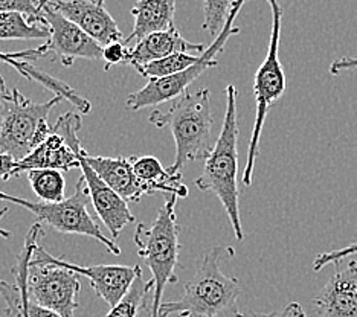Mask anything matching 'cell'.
Masks as SVG:
<instances>
[{
	"label": "cell",
	"instance_id": "obj_1",
	"mask_svg": "<svg viewBox=\"0 0 357 317\" xmlns=\"http://www.w3.org/2000/svg\"><path fill=\"white\" fill-rule=\"evenodd\" d=\"M234 254L228 246L209 249L192 278L185 282L182 296L162 302L159 317H238L240 282L222 270Z\"/></svg>",
	"mask_w": 357,
	"mask_h": 317
},
{
	"label": "cell",
	"instance_id": "obj_2",
	"mask_svg": "<svg viewBox=\"0 0 357 317\" xmlns=\"http://www.w3.org/2000/svg\"><path fill=\"white\" fill-rule=\"evenodd\" d=\"M211 93L208 88L185 92L165 110L154 109L149 121L158 128H169L176 142V159L168 167L172 174H183L190 162L208 159L214 148L211 110Z\"/></svg>",
	"mask_w": 357,
	"mask_h": 317
},
{
	"label": "cell",
	"instance_id": "obj_3",
	"mask_svg": "<svg viewBox=\"0 0 357 317\" xmlns=\"http://www.w3.org/2000/svg\"><path fill=\"white\" fill-rule=\"evenodd\" d=\"M237 87H226V110L220 134L213 151L205 160L204 173L196 178L200 191L214 192L229 218L235 238L245 240L240 217V185H238V122H237Z\"/></svg>",
	"mask_w": 357,
	"mask_h": 317
},
{
	"label": "cell",
	"instance_id": "obj_4",
	"mask_svg": "<svg viewBox=\"0 0 357 317\" xmlns=\"http://www.w3.org/2000/svg\"><path fill=\"white\" fill-rule=\"evenodd\" d=\"M176 195H165L164 206L159 209L158 217L147 226L139 223L135 231V246L151 272L154 284L151 304L149 307L150 317H159L160 305L164 302V293L168 284L178 281L177 268H181V224L176 215Z\"/></svg>",
	"mask_w": 357,
	"mask_h": 317
},
{
	"label": "cell",
	"instance_id": "obj_5",
	"mask_svg": "<svg viewBox=\"0 0 357 317\" xmlns=\"http://www.w3.org/2000/svg\"><path fill=\"white\" fill-rule=\"evenodd\" d=\"M272 11V29L269 49H267L266 59L258 68L254 79V95L257 102V113L252 136L249 141L248 159L245 171H243L241 183L245 186L252 185L255 160L259 151V139L263 134V127L272 105L280 101L287 87L286 73H284L282 64L280 61V42H281V29H282V6L280 0H267Z\"/></svg>",
	"mask_w": 357,
	"mask_h": 317
},
{
	"label": "cell",
	"instance_id": "obj_6",
	"mask_svg": "<svg viewBox=\"0 0 357 317\" xmlns=\"http://www.w3.org/2000/svg\"><path fill=\"white\" fill-rule=\"evenodd\" d=\"M60 101L61 98L54 96L47 102L38 104L19 88H13L11 98L2 105L0 113V153L20 162L34 151L51 134L52 127L47 119Z\"/></svg>",
	"mask_w": 357,
	"mask_h": 317
},
{
	"label": "cell",
	"instance_id": "obj_7",
	"mask_svg": "<svg viewBox=\"0 0 357 317\" xmlns=\"http://www.w3.org/2000/svg\"><path fill=\"white\" fill-rule=\"evenodd\" d=\"M0 200L13 203V205H17L29 210L36 217L37 223L47 224L61 233L91 237L100 241L112 255H121V249L118 244L109 237H105L101 227L96 223V219L89 212V205H91L92 200L86 178L83 176L77 180L74 195H70L69 199L60 203L31 201L2 191H0Z\"/></svg>",
	"mask_w": 357,
	"mask_h": 317
},
{
	"label": "cell",
	"instance_id": "obj_8",
	"mask_svg": "<svg viewBox=\"0 0 357 317\" xmlns=\"http://www.w3.org/2000/svg\"><path fill=\"white\" fill-rule=\"evenodd\" d=\"M248 2L249 0H235L229 17L226 20L220 34L214 38V42L211 43V46L205 49L204 54L199 55V60L194 66L173 77L149 79V83L142 88L127 96V107L136 111L147 107H154V105L164 104L168 101H174L176 98L183 95L186 92V88H188L200 75H204L208 69L215 68L218 64L215 56L225 51L226 42H228L232 36L240 34V28L235 26L234 22L237 19L241 8Z\"/></svg>",
	"mask_w": 357,
	"mask_h": 317
},
{
	"label": "cell",
	"instance_id": "obj_9",
	"mask_svg": "<svg viewBox=\"0 0 357 317\" xmlns=\"http://www.w3.org/2000/svg\"><path fill=\"white\" fill-rule=\"evenodd\" d=\"M26 288L31 302L59 313L61 317H74L79 305V275L52 263L51 254L40 244L28 267Z\"/></svg>",
	"mask_w": 357,
	"mask_h": 317
},
{
	"label": "cell",
	"instance_id": "obj_10",
	"mask_svg": "<svg viewBox=\"0 0 357 317\" xmlns=\"http://www.w3.org/2000/svg\"><path fill=\"white\" fill-rule=\"evenodd\" d=\"M83 127L81 116L68 111L56 119L51 134L28 156L17 162V176L32 169L70 171L79 168L78 154L83 150L79 141V130Z\"/></svg>",
	"mask_w": 357,
	"mask_h": 317
},
{
	"label": "cell",
	"instance_id": "obj_11",
	"mask_svg": "<svg viewBox=\"0 0 357 317\" xmlns=\"http://www.w3.org/2000/svg\"><path fill=\"white\" fill-rule=\"evenodd\" d=\"M43 19L51 31V37L45 43L47 55L52 54L55 61L69 68L77 59L102 60L104 47L75 23L55 11L50 3L43 6Z\"/></svg>",
	"mask_w": 357,
	"mask_h": 317
},
{
	"label": "cell",
	"instance_id": "obj_12",
	"mask_svg": "<svg viewBox=\"0 0 357 317\" xmlns=\"http://www.w3.org/2000/svg\"><path fill=\"white\" fill-rule=\"evenodd\" d=\"M47 3L102 47L124 42L123 31L105 10V0H51Z\"/></svg>",
	"mask_w": 357,
	"mask_h": 317
},
{
	"label": "cell",
	"instance_id": "obj_13",
	"mask_svg": "<svg viewBox=\"0 0 357 317\" xmlns=\"http://www.w3.org/2000/svg\"><path fill=\"white\" fill-rule=\"evenodd\" d=\"M51 261L61 267L70 268L72 272L78 275L86 276L91 282L95 295L101 297L110 308L115 307L127 295L130 287L133 286L136 276L142 270L141 265H79L52 255Z\"/></svg>",
	"mask_w": 357,
	"mask_h": 317
},
{
	"label": "cell",
	"instance_id": "obj_14",
	"mask_svg": "<svg viewBox=\"0 0 357 317\" xmlns=\"http://www.w3.org/2000/svg\"><path fill=\"white\" fill-rule=\"evenodd\" d=\"M84 148L79 151V169L81 176L86 178L89 192H91V200L96 215L107 227L112 238L115 240L119 233L126 229V226L135 222V215L130 212L127 201L113 191L110 186L105 183L102 178L89 167L83 156Z\"/></svg>",
	"mask_w": 357,
	"mask_h": 317
},
{
	"label": "cell",
	"instance_id": "obj_15",
	"mask_svg": "<svg viewBox=\"0 0 357 317\" xmlns=\"http://www.w3.org/2000/svg\"><path fill=\"white\" fill-rule=\"evenodd\" d=\"M312 304L321 317H357V261L337 268Z\"/></svg>",
	"mask_w": 357,
	"mask_h": 317
},
{
	"label": "cell",
	"instance_id": "obj_16",
	"mask_svg": "<svg viewBox=\"0 0 357 317\" xmlns=\"http://www.w3.org/2000/svg\"><path fill=\"white\" fill-rule=\"evenodd\" d=\"M45 235L43 226L34 223L26 233L23 249L17 256V261L13 265L11 273L14 276V282H6L0 279V296L5 300V316L6 317H28L26 302H28V267L34 255V250L38 246V241Z\"/></svg>",
	"mask_w": 357,
	"mask_h": 317
},
{
	"label": "cell",
	"instance_id": "obj_17",
	"mask_svg": "<svg viewBox=\"0 0 357 317\" xmlns=\"http://www.w3.org/2000/svg\"><path fill=\"white\" fill-rule=\"evenodd\" d=\"M83 156L89 167L127 203H137L144 195H151L149 186L142 183L136 176L130 157L91 156L86 150L83 151Z\"/></svg>",
	"mask_w": 357,
	"mask_h": 317
},
{
	"label": "cell",
	"instance_id": "obj_18",
	"mask_svg": "<svg viewBox=\"0 0 357 317\" xmlns=\"http://www.w3.org/2000/svg\"><path fill=\"white\" fill-rule=\"evenodd\" d=\"M205 49L206 47L204 45L191 43L188 40H185L181 32L177 31V28L173 26L165 31L153 32V34L144 37L139 42L135 43L128 49L127 64L137 69L151 61L167 59V56L177 52L196 55L204 54Z\"/></svg>",
	"mask_w": 357,
	"mask_h": 317
},
{
	"label": "cell",
	"instance_id": "obj_19",
	"mask_svg": "<svg viewBox=\"0 0 357 317\" xmlns=\"http://www.w3.org/2000/svg\"><path fill=\"white\" fill-rule=\"evenodd\" d=\"M135 19L133 29L124 38V43H137L153 32L165 31L174 26L176 0H137L132 8Z\"/></svg>",
	"mask_w": 357,
	"mask_h": 317
},
{
	"label": "cell",
	"instance_id": "obj_20",
	"mask_svg": "<svg viewBox=\"0 0 357 317\" xmlns=\"http://www.w3.org/2000/svg\"><path fill=\"white\" fill-rule=\"evenodd\" d=\"M132 159L133 169L139 180L150 188L151 195L156 192H164L165 195L173 194L178 199H186L190 195V190L182 180L183 174H172L168 168L162 167L158 157L142 156L130 157Z\"/></svg>",
	"mask_w": 357,
	"mask_h": 317
},
{
	"label": "cell",
	"instance_id": "obj_21",
	"mask_svg": "<svg viewBox=\"0 0 357 317\" xmlns=\"http://www.w3.org/2000/svg\"><path fill=\"white\" fill-rule=\"evenodd\" d=\"M46 23L34 22L22 13H0V40H50Z\"/></svg>",
	"mask_w": 357,
	"mask_h": 317
},
{
	"label": "cell",
	"instance_id": "obj_22",
	"mask_svg": "<svg viewBox=\"0 0 357 317\" xmlns=\"http://www.w3.org/2000/svg\"><path fill=\"white\" fill-rule=\"evenodd\" d=\"M32 191L45 203L66 200V178L59 169H32L26 173Z\"/></svg>",
	"mask_w": 357,
	"mask_h": 317
},
{
	"label": "cell",
	"instance_id": "obj_23",
	"mask_svg": "<svg viewBox=\"0 0 357 317\" xmlns=\"http://www.w3.org/2000/svg\"><path fill=\"white\" fill-rule=\"evenodd\" d=\"M153 281H144L141 270L127 295L115 307L110 308L105 317H137L141 311L145 310V297L149 296V293H153Z\"/></svg>",
	"mask_w": 357,
	"mask_h": 317
},
{
	"label": "cell",
	"instance_id": "obj_24",
	"mask_svg": "<svg viewBox=\"0 0 357 317\" xmlns=\"http://www.w3.org/2000/svg\"><path fill=\"white\" fill-rule=\"evenodd\" d=\"M199 55H192V54H186V52H177L167 56V59H162L158 61H151L145 66L137 68V73L144 78H167V77H173L177 75V73L185 72L186 69H190L191 66L197 63Z\"/></svg>",
	"mask_w": 357,
	"mask_h": 317
},
{
	"label": "cell",
	"instance_id": "obj_25",
	"mask_svg": "<svg viewBox=\"0 0 357 317\" xmlns=\"http://www.w3.org/2000/svg\"><path fill=\"white\" fill-rule=\"evenodd\" d=\"M202 3H204V29L215 38L228 20L235 0H202Z\"/></svg>",
	"mask_w": 357,
	"mask_h": 317
},
{
	"label": "cell",
	"instance_id": "obj_26",
	"mask_svg": "<svg viewBox=\"0 0 357 317\" xmlns=\"http://www.w3.org/2000/svg\"><path fill=\"white\" fill-rule=\"evenodd\" d=\"M0 13H22L34 22L43 19V0H0Z\"/></svg>",
	"mask_w": 357,
	"mask_h": 317
},
{
	"label": "cell",
	"instance_id": "obj_27",
	"mask_svg": "<svg viewBox=\"0 0 357 317\" xmlns=\"http://www.w3.org/2000/svg\"><path fill=\"white\" fill-rule=\"evenodd\" d=\"M354 255H357V241L348 244V246H345V247L326 252V254H319L313 261V270L321 272L322 268H326L327 265L336 264L339 261H342V259H345L348 256H354Z\"/></svg>",
	"mask_w": 357,
	"mask_h": 317
},
{
	"label": "cell",
	"instance_id": "obj_28",
	"mask_svg": "<svg viewBox=\"0 0 357 317\" xmlns=\"http://www.w3.org/2000/svg\"><path fill=\"white\" fill-rule=\"evenodd\" d=\"M128 46L124 42H116L109 46H104L102 51V60L105 61L104 70H109L116 64H127L128 56Z\"/></svg>",
	"mask_w": 357,
	"mask_h": 317
},
{
	"label": "cell",
	"instance_id": "obj_29",
	"mask_svg": "<svg viewBox=\"0 0 357 317\" xmlns=\"http://www.w3.org/2000/svg\"><path fill=\"white\" fill-rule=\"evenodd\" d=\"M238 317H307L304 308L298 302H290L281 310L272 313H258V311H246L241 313Z\"/></svg>",
	"mask_w": 357,
	"mask_h": 317
},
{
	"label": "cell",
	"instance_id": "obj_30",
	"mask_svg": "<svg viewBox=\"0 0 357 317\" xmlns=\"http://www.w3.org/2000/svg\"><path fill=\"white\" fill-rule=\"evenodd\" d=\"M357 69V56H344L330 64V73L333 77H339L345 72Z\"/></svg>",
	"mask_w": 357,
	"mask_h": 317
},
{
	"label": "cell",
	"instance_id": "obj_31",
	"mask_svg": "<svg viewBox=\"0 0 357 317\" xmlns=\"http://www.w3.org/2000/svg\"><path fill=\"white\" fill-rule=\"evenodd\" d=\"M17 176V162L8 154L0 153V180H10Z\"/></svg>",
	"mask_w": 357,
	"mask_h": 317
},
{
	"label": "cell",
	"instance_id": "obj_32",
	"mask_svg": "<svg viewBox=\"0 0 357 317\" xmlns=\"http://www.w3.org/2000/svg\"><path fill=\"white\" fill-rule=\"evenodd\" d=\"M11 93H13V91H10V88L6 87L3 77L0 75V105H3L8 100H10Z\"/></svg>",
	"mask_w": 357,
	"mask_h": 317
},
{
	"label": "cell",
	"instance_id": "obj_33",
	"mask_svg": "<svg viewBox=\"0 0 357 317\" xmlns=\"http://www.w3.org/2000/svg\"><path fill=\"white\" fill-rule=\"evenodd\" d=\"M6 212H8V208L0 209V219L5 217ZM11 237H13V233L10 231H6V229H3V227H0V240H6V238H11Z\"/></svg>",
	"mask_w": 357,
	"mask_h": 317
},
{
	"label": "cell",
	"instance_id": "obj_34",
	"mask_svg": "<svg viewBox=\"0 0 357 317\" xmlns=\"http://www.w3.org/2000/svg\"><path fill=\"white\" fill-rule=\"evenodd\" d=\"M47 2H51V0H43V6H45Z\"/></svg>",
	"mask_w": 357,
	"mask_h": 317
},
{
	"label": "cell",
	"instance_id": "obj_35",
	"mask_svg": "<svg viewBox=\"0 0 357 317\" xmlns=\"http://www.w3.org/2000/svg\"><path fill=\"white\" fill-rule=\"evenodd\" d=\"M0 63H3V61H2V60H0Z\"/></svg>",
	"mask_w": 357,
	"mask_h": 317
}]
</instances>
